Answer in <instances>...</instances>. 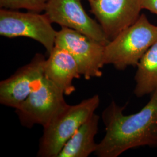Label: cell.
<instances>
[{
  "label": "cell",
  "mask_w": 157,
  "mask_h": 157,
  "mask_svg": "<svg viewBox=\"0 0 157 157\" xmlns=\"http://www.w3.org/2000/svg\"><path fill=\"white\" fill-rule=\"evenodd\" d=\"M124 109L112 100L104 110L105 135L97 144V157H117L141 146L157 147V90L140 111L126 115Z\"/></svg>",
  "instance_id": "6da1fadb"
},
{
  "label": "cell",
  "mask_w": 157,
  "mask_h": 157,
  "mask_svg": "<svg viewBox=\"0 0 157 157\" xmlns=\"http://www.w3.org/2000/svg\"><path fill=\"white\" fill-rule=\"evenodd\" d=\"M157 41V26L144 14L105 45V65L119 71L137 67L146 52Z\"/></svg>",
  "instance_id": "7a4b0ae2"
},
{
  "label": "cell",
  "mask_w": 157,
  "mask_h": 157,
  "mask_svg": "<svg viewBox=\"0 0 157 157\" xmlns=\"http://www.w3.org/2000/svg\"><path fill=\"white\" fill-rule=\"evenodd\" d=\"M97 94L76 105L67 106L43 127L37 156L57 157L63 147L78 129L95 113L100 105Z\"/></svg>",
  "instance_id": "3957f363"
},
{
  "label": "cell",
  "mask_w": 157,
  "mask_h": 157,
  "mask_svg": "<svg viewBox=\"0 0 157 157\" xmlns=\"http://www.w3.org/2000/svg\"><path fill=\"white\" fill-rule=\"evenodd\" d=\"M64 95L44 76L28 98L15 109L21 124L28 128L35 124L45 126L67 106Z\"/></svg>",
  "instance_id": "277c9868"
},
{
  "label": "cell",
  "mask_w": 157,
  "mask_h": 157,
  "mask_svg": "<svg viewBox=\"0 0 157 157\" xmlns=\"http://www.w3.org/2000/svg\"><path fill=\"white\" fill-rule=\"evenodd\" d=\"M57 31L45 13L1 8L0 35L7 38L24 37L37 41L49 54L56 45Z\"/></svg>",
  "instance_id": "5b68a950"
},
{
  "label": "cell",
  "mask_w": 157,
  "mask_h": 157,
  "mask_svg": "<svg viewBox=\"0 0 157 157\" xmlns=\"http://www.w3.org/2000/svg\"><path fill=\"white\" fill-rule=\"evenodd\" d=\"M56 45L65 48L78 65L84 78L90 80L102 75L105 45L73 29L61 27L57 31Z\"/></svg>",
  "instance_id": "8992f818"
},
{
  "label": "cell",
  "mask_w": 157,
  "mask_h": 157,
  "mask_svg": "<svg viewBox=\"0 0 157 157\" xmlns=\"http://www.w3.org/2000/svg\"><path fill=\"white\" fill-rule=\"evenodd\" d=\"M44 12L52 23L73 29L103 45L109 41L100 24L85 11L82 0H49Z\"/></svg>",
  "instance_id": "52a82bcc"
},
{
  "label": "cell",
  "mask_w": 157,
  "mask_h": 157,
  "mask_svg": "<svg viewBox=\"0 0 157 157\" xmlns=\"http://www.w3.org/2000/svg\"><path fill=\"white\" fill-rule=\"evenodd\" d=\"M90 11L111 41L138 19L141 0H87Z\"/></svg>",
  "instance_id": "ba28073f"
},
{
  "label": "cell",
  "mask_w": 157,
  "mask_h": 157,
  "mask_svg": "<svg viewBox=\"0 0 157 157\" xmlns=\"http://www.w3.org/2000/svg\"><path fill=\"white\" fill-rule=\"evenodd\" d=\"M45 59L43 54L37 53L28 64L1 81L0 103L15 109L19 107L44 76Z\"/></svg>",
  "instance_id": "9c48e42d"
},
{
  "label": "cell",
  "mask_w": 157,
  "mask_h": 157,
  "mask_svg": "<svg viewBox=\"0 0 157 157\" xmlns=\"http://www.w3.org/2000/svg\"><path fill=\"white\" fill-rule=\"evenodd\" d=\"M44 76L62 91L71 95L76 90L73 80L82 75L77 62L65 48L55 45L44 63Z\"/></svg>",
  "instance_id": "30bf717a"
},
{
  "label": "cell",
  "mask_w": 157,
  "mask_h": 157,
  "mask_svg": "<svg viewBox=\"0 0 157 157\" xmlns=\"http://www.w3.org/2000/svg\"><path fill=\"white\" fill-rule=\"evenodd\" d=\"M99 119L98 115L93 114L68 140L57 157H87L94 153Z\"/></svg>",
  "instance_id": "8fae6325"
},
{
  "label": "cell",
  "mask_w": 157,
  "mask_h": 157,
  "mask_svg": "<svg viewBox=\"0 0 157 157\" xmlns=\"http://www.w3.org/2000/svg\"><path fill=\"white\" fill-rule=\"evenodd\" d=\"M134 93L137 97L157 90V41L148 49L137 65Z\"/></svg>",
  "instance_id": "7c38bea8"
},
{
  "label": "cell",
  "mask_w": 157,
  "mask_h": 157,
  "mask_svg": "<svg viewBox=\"0 0 157 157\" xmlns=\"http://www.w3.org/2000/svg\"><path fill=\"white\" fill-rule=\"evenodd\" d=\"M49 0H0L1 8L18 10L25 9L28 11L41 13L44 11Z\"/></svg>",
  "instance_id": "4fadbf2b"
},
{
  "label": "cell",
  "mask_w": 157,
  "mask_h": 157,
  "mask_svg": "<svg viewBox=\"0 0 157 157\" xmlns=\"http://www.w3.org/2000/svg\"><path fill=\"white\" fill-rule=\"evenodd\" d=\"M142 10H146L157 16V0H141Z\"/></svg>",
  "instance_id": "5bb4252c"
}]
</instances>
